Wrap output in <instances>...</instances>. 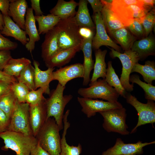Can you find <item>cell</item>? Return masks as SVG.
I'll return each mask as SVG.
<instances>
[{
	"label": "cell",
	"mask_w": 155,
	"mask_h": 155,
	"mask_svg": "<svg viewBox=\"0 0 155 155\" xmlns=\"http://www.w3.org/2000/svg\"><path fill=\"white\" fill-rule=\"evenodd\" d=\"M58 126L54 118L47 119L35 137L37 143L51 155H59L61 139Z\"/></svg>",
	"instance_id": "cell-1"
},
{
	"label": "cell",
	"mask_w": 155,
	"mask_h": 155,
	"mask_svg": "<svg viewBox=\"0 0 155 155\" xmlns=\"http://www.w3.org/2000/svg\"><path fill=\"white\" fill-rule=\"evenodd\" d=\"M0 138L4 144L1 149L4 151L11 149L16 155H30L38 144L36 138L33 135L9 130L0 133Z\"/></svg>",
	"instance_id": "cell-2"
},
{
	"label": "cell",
	"mask_w": 155,
	"mask_h": 155,
	"mask_svg": "<svg viewBox=\"0 0 155 155\" xmlns=\"http://www.w3.org/2000/svg\"><path fill=\"white\" fill-rule=\"evenodd\" d=\"M111 9L116 17L126 27L134 19H140L146 13L142 0H113Z\"/></svg>",
	"instance_id": "cell-3"
},
{
	"label": "cell",
	"mask_w": 155,
	"mask_h": 155,
	"mask_svg": "<svg viewBox=\"0 0 155 155\" xmlns=\"http://www.w3.org/2000/svg\"><path fill=\"white\" fill-rule=\"evenodd\" d=\"M75 16L61 19L56 26L58 31V45L61 50L77 47L81 48L83 37Z\"/></svg>",
	"instance_id": "cell-4"
},
{
	"label": "cell",
	"mask_w": 155,
	"mask_h": 155,
	"mask_svg": "<svg viewBox=\"0 0 155 155\" xmlns=\"http://www.w3.org/2000/svg\"><path fill=\"white\" fill-rule=\"evenodd\" d=\"M65 87L58 83L56 88L51 93L50 92L49 97L46 100V119L53 117L60 131L63 129V119L65 108L73 97L71 94L63 95Z\"/></svg>",
	"instance_id": "cell-5"
},
{
	"label": "cell",
	"mask_w": 155,
	"mask_h": 155,
	"mask_svg": "<svg viewBox=\"0 0 155 155\" xmlns=\"http://www.w3.org/2000/svg\"><path fill=\"white\" fill-rule=\"evenodd\" d=\"M89 86L87 88H80L78 91V94L82 97L100 98L112 102L117 101L119 94L105 79H98L95 82L90 83Z\"/></svg>",
	"instance_id": "cell-6"
},
{
	"label": "cell",
	"mask_w": 155,
	"mask_h": 155,
	"mask_svg": "<svg viewBox=\"0 0 155 155\" xmlns=\"http://www.w3.org/2000/svg\"><path fill=\"white\" fill-rule=\"evenodd\" d=\"M126 109L123 107L99 113L103 118L102 127L108 132H114L122 135L129 133L126 123Z\"/></svg>",
	"instance_id": "cell-7"
},
{
	"label": "cell",
	"mask_w": 155,
	"mask_h": 155,
	"mask_svg": "<svg viewBox=\"0 0 155 155\" xmlns=\"http://www.w3.org/2000/svg\"><path fill=\"white\" fill-rule=\"evenodd\" d=\"M110 56L112 58H118L122 65L120 80L123 87L127 92H130L133 90V84L130 83L129 78L131 71L134 65L138 63L140 58L137 54L131 49L121 53L110 48Z\"/></svg>",
	"instance_id": "cell-8"
},
{
	"label": "cell",
	"mask_w": 155,
	"mask_h": 155,
	"mask_svg": "<svg viewBox=\"0 0 155 155\" xmlns=\"http://www.w3.org/2000/svg\"><path fill=\"white\" fill-rule=\"evenodd\" d=\"M29 108L27 103H20L16 100L8 130L33 135L30 123Z\"/></svg>",
	"instance_id": "cell-9"
},
{
	"label": "cell",
	"mask_w": 155,
	"mask_h": 155,
	"mask_svg": "<svg viewBox=\"0 0 155 155\" xmlns=\"http://www.w3.org/2000/svg\"><path fill=\"white\" fill-rule=\"evenodd\" d=\"M127 103L133 106L137 113L138 120L136 125L132 130L131 133L135 132L139 127L150 123L153 127L155 122V103L154 101L147 100L146 103L138 101L137 98L127 92L125 98Z\"/></svg>",
	"instance_id": "cell-10"
},
{
	"label": "cell",
	"mask_w": 155,
	"mask_h": 155,
	"mask_svg": "<svg viewBox=\"0 0 155 155\" xmlns=\"http://www.w3.org/2000/svg\"><path fill=\"white\" fill-rule=\"evenodd\" d=\"M77 100L82 107V111L88 118L95 116L97 112L123 107L118 101L112 102L82 97H78Z\"/></svg>",
	"instance_id": "cell-11"
},
{
	"label": "cell",
	"mask_w": 155,
	"mask_h": 155,
	"mask_svg": "<svg viewBox=\"0 0 155 155\" xmlns=\"http://www.w3.org/2000/svg\"><path fill=\"white\" fill-rule=\"evenodd\" d=\"M96 32L92 41V47L96 50L102 46H109L120 53L121 48L114 42L107 34L100 12L93 15Z\"/></svg>",
	"instance_id": "cell-12"
},
{
	"label": "cell",
	"mask_w": 155,
	"mask_h": 155,
	"mask_svg": "<svg viewBox=\"0 0 155 155\" xmlns=\"http://www.w3.org/2000/svg\"><path fill=\"white\" fill-rule=\"evenodd\" d=\"M155 141L142 143L138 141L135 143L125 144L120 138L117 139L114 146L102 152V155H136L143 153V148L155 144Z\"/></svg>",
	"instance_id": "cell-13"
},
{
	"label": "cell",
	"mask_w": 155,
	"mask_h": 155,
	"mask_svg": "<svg viewBox=\"0 0 155 155\" xmlns=\"http://www.w3.org/2000/svg\"><path fill=\"white\" fill-rule=\"evenodd\" d=\"M84 75L83 64L76 63L60 67L53 71V80H57L61 86L65 87L69 81L76 78H83Z\"/></svg>",
	"instance_id": "cell-14"
},
{
	"label": "cell",
	"mask_w": 155,
	"mask_h": 155,
	"mask_svg": "<svg viewBox=\"0 0 155 155\" xmlns=\"http://www.w3.org/2000/svg\"><path fill=\"white\" fill-rule=\"evenodd\" d=\"M46 98L36 104L30 106V123L35 137L46 120Z\"/></svg>",
	"instance_id": "cell-15"
},
{
	"label": "cell",
	"mask_w": 155,
	"mask_h": 155,
	"mask_svg": "<svg viewBox=\"0 0 155 155\" xmlns=\"http://www.w3.org/2000/svg\"><path fill=\"white\" fill-rule=\"evenodd\" d=\"M94 34L88 37H83L81 45V49L84 57L83 64L84 69L83 85H87L90 81V75L93 69L94 62L92 55V41Z\"/></svg>",
	"instance_id": "cell-16"
},
{
	"label": "cell",
	"mask_w": 155,
	"mask_h": 155,
	"mask_svg": "<svg viewBox=\"0 0 155 155\" xmlns=\"http://www.w3.org/2000/svg\"><path fill=\"white\" fill-rule=\"evenodd\" d=\"M58 33L56 26L45 34L41 46V57L44 61L61 50L58 45Z\"/></svg>",
	"instance_id": "cell-17"
},
{
	"label": "cell",
	"mask_w": 155,
	"mask_h": 155,
	"mask_svg": "<svg viewBox=\"0 0 155 155\" xmlns=\"http://www.w3.org/2000/svg\"><path fill=\"white\" fill-rule=\"evenodd\" d=\"M36 20L32 9L28 8L25 16V30L29 37V41L25 45L26 48L31 52L34 49L35 43L40 39L36 24Z\"/></svg>",
	"instance_id": "cell-18"
},
{
	"label": "cell",
	"mask_w": 155,
	"mask_h": 155,
	"mask_svg": "<svg viewBox=\"0 0 155 155\" xmlns=\"http://www.w3.org/2000/svg\"><path fill=\"white\" fill-rule=\"evenodd\" d=\"M138 55L140 60H143L155 54V38L151 33L147 37L136 40L131 49Z\"/></svg>",
	"instance_id": "cell-19"
},
{
	"label": "cell",
	"mask_w": 155,
	"mask_h": 155,
	"mask_svg": "<svg viewBox=\"0 0 155 155\" xmlns=\"http://www.w3.org/2000/svg\"><path fill=\"white\" fill-rule=\"evenodd\" d=\"M33 65L34 68L35 90L38 88H41L43 90L44 93L49 94L50 93L49 84L53 80L52 73L55 68H48L46 70H42L39 67V63L35 60L33 61Z\"/></svg>",
	"instance_id": "cell-20"
},
{
	"label": "cell",
	"mask_w": 155,
	"mask_h": 155,
	"mask_svg": "<svg viewBox=\"0 0 155 155\" xmlns=\"http://www.w3.org/2000/svg\"><path fill=\"white\" fill-rule=\"evenodd\" d=\"M4 25L1 34L7 36L12 37L25 45L29 39L25 31L21 28L9 16H3Z\"/></svg>",
	"instance_id": "cell-21"
},
{
	"label": "cell",
	"mask_w": 155,
	"mask_h": 155,
	"mask_svg": "<svg viewBox=\"0 0 155 155\" xmlns=\"http://www.w3.org/2000/svg\"><path fill=\"white\" fill-rule=\"evenodd\" d=\"M28 8V3L26 0H10L8 15L24 30L25 16Z\"/></svg>",
	"instance_id": "cell-22"
},
{
	"label": "cell",
	"mask_w": 155,
	"mask_h": 155,
	"mask_svg": "<svg viewBox=\"0 0 155 155\" xmlns=\"http://www.w3.org/2000/svg\"><path fill=\"white\" fill-rule=\"evenodd\" d=\"M81 49L80 48L77 47L61 50L44 61L45 65L48 68L62 67L69 63Z\"/></svg>",
	"instance_id": "cell-23"
},
{
	"label": "cell",
	"mask_w": 155,
	"mask_h": 155,
	"mask_svg": "<svg viewBox=\"0 0 155 155\" xmlns=\"http://www.w3.org/2000/svg\"><path fill=\"white\" fill-rule=\"evenodd\" d=\"M78 3L73 0L65 1L59 0L55 6L50 10L51 14L64 19L75 16L76 11L75 8Z\"/></svg>",
	"instance_id": "cell-24"
},
{
	"label": "cell",
	"mask_w": 155,
	"mask_h": 155,
	"mask_svg": "<svg viewBox=\"0 0 155 155\" xmlns=\"http://www.w3.org/2000/svg\"><path fill=\"white\" fill-rule=\"evenodd\" d=\"M69 111V110H67L63 117V130L61 139V151L59 155H80L82 151L81 144L79 143L77 146H70L67 143L66 140L67 130L70 126V123L67 120Z\"/></svg>",
	"instance_id": "cell-25"
},
{
	"label": "cell",
	"mask_w": 155,
	"mask_h": 155,
	"mask_svg": "<svg viewBox=\"0 0 155 155\" xmlns=\"http://www.w3.org/2000/svg\"><path fill=\"white\" fill-rule=\"evenodd\" d=\"M86 0H80L78 3V8L74 17L77 24L80 28H86L93 30L95 26L90 17L88 7Z\"/></svg>",
	"instance_id": "cell-26"
},
{
	"label": "cell",
	"mask_w": 155,
	"mask_h": 155,
	"mask_svg": "<svg viewBox=\"0 0 155 155\" xmlns=\"http://www.w3.org/2000/svg\"><path fill=\"white\" fill-rule=\"evenodd\" d=\"M107 52L106 50L102 51L99 49L95 52V63L94 67V71L90 82L96 81L98 78L102 77L105 79L106 73V65L105 62V57Z\"/></svg>",
	"instance_id": "cell-27"
},
{
	"label": "cell",
	"mask_w": 155,
	"mask_h": 155,
	"mask_svg": "<svg viewBox=\"0 0 155 155\" xmlns=\"http://www.w3.org/2000/svg\"><path fill=\"white\" fill-rule=\"evenodd\" d=\"M110 33L120 45L124 51L131 49L136 38L125 27L115 30Z\"/></svg>",
	"instance_id": "cell-28"
},
{
	"label": "cell",
	"mask_w": 155,
	"mask_h": 155,
	"mask_svg": "<svg viewBox=\"0 0 155 155\" xmlns=\"http://www.w3.org/2000/svg\"><path fill=\"white\" fill-rule=\"evenodd\" d=\"M31 63L30 60L25 57L18 59L12 57L8 61L3 71L9 75L17 78L23 69Z\"/></svg>",
	"instance_id": "cell-29"
},
{
	"label": "cell",
	"mask_w": 155,
	"mask_h": 155,
	"mask_svg": "<svg viewBox=\"0 0 155 155\" xmlns=\"http://www.w3.org/2000/svg\"><path fill=\"white\" fill-rule=\"evenodd\" d=\"M111 6H103L101 12L105 29L109 33L113 30L125 27L115 16L111 9Z\"/></svg>",
	"instance_id": "cell-30"
},
{
	"label": "cell",
	"mask_w": 155,
	"mask_h": 155,
	"mask_svg": "<svg viewBox=\"0 0 155 155\" xmlns=\"http://www.w3.org/2000/svg\"><path fill=\"white\" fill-rule=\"evenodd\" d=\"M133 72L141 74L146 82L152 84V81L155 80V62L153 61H147L144 65L137 63L133 66L131 73Z\"/></svg>",
	"instance_id": "cell-31"
},
{
	"label": "cell",
	"mask_w": 155,
	"mask_h": 155,
	"mask_svg": "<svg viewBox=\"0 0 155 155\" xmlns=\"http://www.w3.org/2000/svg\"><path fill=\"white\" fill-rule=\"evenodd\" d=\"M34 17L38 24V31L39 34H45L53 29L61 20L59 17L51 13Z\"/></svg>",
	"instance_id": "cell-32"
},
{
	"label": "cell",
	"mask_w": 155,
	"mask_h": 155,
	"mask_svg": "<svg viewBox=\"0 0 155 155\" xmlns=\"http://www.w3.org/2000/svg\"><path fill=\"white\" fill-rule=\"evenodd\" d=\"M108 67L105 80L106 82L115 89L119 95L125 98L128 92L123 87L120 80L113 67L111 61L108 63Z\"/></svg>",
	"instance_id": "cell-33"
},
{
	"label": "cell",
	"mask_w": 155,
	"mask_h": 155,
	"mask_svg": "<svg viewBox=\"0 0 155 155\" xmlns=\"http://www.w3.org/2000/svg\"><path fill=\"white\" fill-rule=\"evenodd\" d=\"M34 76V68L31 63L23 69L16 78L18 82L25 85L30 91L36 90Z\"/></svg>",
	"instance_id": "cell-34"
},
{
	"label": "cell",
	"mask_w": 155,
	"mask_h": 155,
	"mask_svg": "<svg viewBox=\"0 0 155 155\" xmlns=\"http://www.w3.org/2000/svg\"><path fill=\"white\" fill-rule=\"evenodd\" d=\"M16 100L11 91L0 98V109L10 119Z\"/></svg>",
	"instance_id": "cell-35"
},
{
	"label": "cell",
	"mask_w": 155,
	"mask_h": 155,
	"mask_svg": "<svg viewBox=\"0 0 155 155\" xmlns=\"http://www.w3.org/2000/svg\"><path fill=\"white\" fill-rule=\"evenodd\" d=\"M129 82L132 84L136 83L143 89L145 98L147 100L155 101V86L142 81L140 76L137 74H133L130 76Z\"/></svg>",
	"instance_id": "cell-36"
},
{
	"label": "cell",
	"mask_w": 155,
	"mask_h": 155,
	"mask_svg": "<svg viewBox=\"0 0 155 155\" xmlns=\"http://www.w3.org/2000/svg\"><path fill=\"white\" fill-rule=\"evenodd\" d=\"M11 91L19 102H26V97L30 90L25 85L18 82L12 83Z\"/></svg>",
	"instance_id": "cell-37"
},
{
	"label": "cell",
	"mask_w": 155,
	"mask_h": 155,
	"mask_svg": "<svg viewBox=\"0 0 155 155\" xmlns=\"http://www.w3.org/2000/svg\"><path fill=\"white\" fill-rule=\"evenodd\" d=\"M144 28L145 37L151 32L155 25V10L154 7L148 12L140 20Z\"/></svg>",
	"instance_id": "cell-38"
},
{
	"label": "cell",
	"mask_w": 155,
	"mask_h": 155,
	"mask_svg": "<svg viewBox=\"0 0 155 155\" xmlns=\"http://www.w3.org/2000/svg\"><path fill=\"white\" fill-rule=\"evenodd\" d=\"M43 90L41 88L38 90H30L26 97V102L30 106L36 104L45 99L43 96Z\"/></svg>",
	"instance_id": "cell-39"
},
{
	"label": "cell",
	"mask_w": 155,
	"mask_h": 155,
	"mask_svg": "<svg viewBox=\"0 0 155 155\" xmlns=\"http://www.w3.org/2000/svg\"><path fill=\"white\" fill-rule=\"evenodd\" d=\"M127 28L135 37L143 38L145 37L144 30L140 20L134 19L132 23Z\"/></svg>",
	"instance_id": "cell-40"
},
{
	"label": "cell",
	"mask_w": 155,
	"mask_h": 155,
	"mask_svg": "<svg viewBox=\"0 0 155 155\" xmlns=\"http://www.w3.org/2000/svg\"><path fill=\"white\" fill-rule=\"evenodd\" d=\"M18 46L17 42H13L5 37L0 31V51L14 50L16 49Z\"/></svg>",
	"instance_id": "cell-41"
},
{
	"label": "cell",
	"mask_w": 155,
	"mask_h": 155,
	"mask_svg": "<svg viewBox=\"0 0 155 155\" xmlns=\"http://www.w3.org/2000/svg\"><path fill=\"white\" fill-rule=\"evenodd\" d=\"M10 119L0 109V133L8 130Z\"/></svg>",
	"instance_id": "cell-42"
},
{
	"label": "cell",
	"mask_w": 155,
	"mask_h": 155,
	"mask_svg": "<svg viewBox=\"0 0 155 155\" xmlns=\"http://www.w3.org/2000/svg\"><path fill=\"white\" fill-rule=\"evenodd\" d=\"M10 51H0V70L3 71L9 60L12 58Z\"/></svg>",
	"instance_id": "cell-43"
},
{
	"label": "cell",
	"mask_w": 155,
	"mask_h": 155,
	"mask_svg": "<svg viewBox=\"0 0 155 155\" xmlns=\"http://www.w3.org/2000/svg\"><path fill=\"white\" fill-rule=\"evenodd\" d=\"M87 1L91 5L93 10V15L99 12H101L103 7V5L100 0H88Z\"/></svg>",
	"instance_id": "cell-44"
},
{
	"label": "cell",
	"mask_w": 155,
	"mask_h": 155,
	"mask_svg": "<svg viewBox=\"0 0 155 155\" xmlns=\"http://www.w3.org/2000/svg\"><path fill=\"white\" fill-rule=\"evenodd\" d=\"M11 84L0 81V98L11 91Z\"/></svg>",
	"instance_id": "cell-45"
},
{
	"label": "cell",
	"mask_w": 155,
	"mask_h": 155,
	"mask_svg": "<svg viewBox=\"0 0 155 155\" xmlns=\"http://www.w3.org/2000/svg\"><path fill=\"white\" fill-rule=\"evenodd\" d=\"M31 3V7L34 10L35 16H40L43 15V13L42 11L40 6V1L39 0H30Z\"/></svg>",
	"instance_id": "cell-46"
},
{
	"label": "cell",
	"mask_w": 155,
	"mask_h": 155,
	"mask_svg": "<svg viewBox=\"0 0 155 155\" xmlns=\"http://www.w3.org/2000/svg\"><path fill=\"white\" fill-rule=\"evenodd\" d=\"M10 0H0V11L3 16L8 15Z\"/></svg>",
	"instance_id": "cell-47"
},
{
	"label": "cell",
	"mask_w": 155,
	"mask_h": 155,
	"mask_svg": "<svg viewBox=\"0 0 155 155\" xmlns=\"http://www.w3.org/2000/svg\"><path fill=\"white\" fill-rule=\"evenodd\" d=\"M0 81L13 83L18 82L16 78L9 75L0 70Z\"/></svg>",
	"instance_id": "cell-48"
},
{
	"label": "cell",
	"mask_w": 155,
	"mask_h": 155,
	"mask_svg": "<svg viewBox=\"0 0 155 155\" xmlns=\"http://www.w3.org/2000/svg\"><path fill=\"white\" fill-rule=\"evenodd\" d=\"M30 155H51L42 148L37 144L36 146L31 151Z\"/></svg>",
	"instance_id": "cell-49"
},
{
	"label": "cell",
	"mask_w": 155,
	"mask_h": 155,
	"mask_svg": "<svg viewBox=\"0 0 155 155\" xmlns=\"http://www.w3.org/2000/svg\"><path fill=\"white\" fill-rule=\"evenodd\" d=\"M144 5L152 8L154 7L155 1L154 0H142Z\"/></svg>",
	"instance_id": "cell-50"
},
{
	"label": "cell",
	"mask_w": 155,
	"mask_h": 155,
	"mask_svg": "<svg viewBox=\"0 0 155 155\" xmlns=\"http://www.w3.org/2000/svg\"><path fill=\"white\" fill-rule=\"evenodd\" d=\"M4 25V22L3 16L0 11V31H1L3 28Z\"/></svg>",
	"instance_id": "cell-51"
}]
</instances>
